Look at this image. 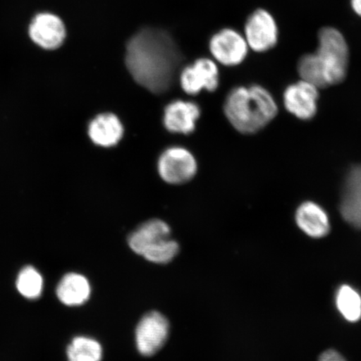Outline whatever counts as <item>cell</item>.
Wrapping results in <instances>:
<instances>
[{"label":"cell","instance_id":"6da1fadb","mask_svg":"<svg viewBox=\"0 0 361 361\" xmlns=\"http://www.w3.org/2000/svg\"><path fill=\"white\" fill-rule=\"evenodd\" d=\"M126 49V68L140 85L154 94L171 87L183 56L169 32L145 27L129 39Z\"/></svg>","mask_w":361,"mask_h":361},{"label":"cell","instance_id":"7a4b0ae2","mask_svg":"<svg viewBox=\"0 0 361 361\" xmlns=\"http://www.w3.org/2000/svg\"><path fill=\"white\" fill-rule=\"evenodd\" d=\"M318 48L305 54L298 62L301 80L319 89L341 84L348 73L350 51L344 35L333 27H324L318 34Z\"/></svg>","mask_w":361,"mask_h":361},{"label":"cell","instance_id":"3957f363","mask_svg":"<svg viewBox=\"0 0 361 361\" xmlns=\"http://www.w3.org/2000/svg\"><path fill=\"white\" fill-rule=\"evenodd\" d=\"M224 111L229 123L242 134H255L278 115L272 94L259 85L233 88L226 98Z\"/></svg>","mask_w":361,"mask_h":361},{"label":"cell","instance_id":"277c9868","mask_svg":"<svg viewBox=\"0 0 361 361\" xmlns=\"http://www.w3.org/2000/svg\"><path fill=\"white\" fill-rule=\"evenodd\" d=\"M128 245L135 254L158 264L169 263L179 252L178 243L171 238L169 226L160 219L139 226L130 234Z\"/></svg>","mask_w":361,"mask_h":361},{"label":"cell","instance_id":"5b68a950","mask_svg":"<svg viewBox=\"0 0 361 361\" xmlns=\"http://www.w3.org/2000/svg\"><path fill=\"white\" fill-rule=\"evenodd\" d=\"M160 177L166 183L179 185L188 183L197 173L195 157L188 149L171 147L161 153L157 161Z\"/></svg>","mask_w":361,"mask_h":361},{"label":"cell","instance_id":"8992f818","mask_svg":"<svg viewBox=\"0 0 361 361\" xmlns=\"http://www.w3.org/2000/svg\"><path fill=\"white\" fill-rule=\"evenodd\" d=\"M243 36L248 47L256 53L270 51L278 43L279 28L272 13L264 8H258L247 17Z\"/></svg>","mask_w":361,"mask_h":361},{"label":"cell","instance_id":"52a82bcc","mask_svg":"<svg viewBox=\"0 0 361 361\" xmlns=\"http://www.w3.org/2000/svg\"><path fill=\"white\" fill-rule=\"evenodd\" d=\"M169 335V322L157 311L143 316L135 329V344L144 356H152L165 345Z\"/></svg>","mask_w":361,"mask_h":361},{"label":"cell","instance_id":"ba28073f","mask_svg":"<svg viewBox=\"0 0 361 361\" xmlns=\"http://www.w3.org/2000/svg\"><path fill=\"white\" fill-rule=\"evenodd\" d=\"M209 51L219 64L233 67L245 61L250 47L243 35L235 30L225 28L211 38Z\"/></svg>","mask_w":361,"mask_h":361},{"label":"cell","instance_id":"9c48e42d","mask_svg":"<svg viewBox=\"0 0 361 361\" xmlns=\"http://www.w3.org/2000/svg\"><path fill=\"white\" fill-rule=\"evenodd\" d=\"M319 88L308 81L301 80L288 85L284 90V108L296 118L309 121L314 118L318 110Z\"/></svg>","mask_w":361,"mask_h":361},{"label":"cell","instance_id":"30bf717a","mask_svg":"<svg viewBox=\"0 0 361 361\" xmlns=\"http://www.w3.org/2000/svg\"><path fill=\"white\" fill-rule=\"evenodd\" d=\"M180 82L184 92L192 96L200 94L203 90L215 92L219 85V67L210 59H198L180 72Z\"/></svg>","mask_w":361,"mask_h":361},{"label":"cell","instance_id":"8fae6325","mask_svg":"<svg viewBox=\"0 0 361 361\" xmlns=\"http://www.w3.org/2000/svg\"><path fill=\"white\" fill-rule=\"evenodd\" d=\"M31 39L47 51L60 48L66 38V29L60 17L42 13L35 17L30 26Z\"/></svg>","mask_w":361,"mask_h":361},{"label":"cell","instance_id":"7c38bea8","mask_svg":"<svg viewBox=\"0 0 361 361\" xmlns=\"http://www.w3.org/2000/svg\"><path fill=\"white\" fill-rule=\"evenodd\" d=\"M340 212L352 227L361 229V164L351 168L343 183Z\"/></svg>","mask_w":361,"mask_h":361},{"label":"cell","instance_id":"4fadbf2b","mask_svg":"<svg viewBox=\"0 0 361 361\" xmlns=\"http://www.w3.org/2000/svg\"><path fill=\"white\" fill-rule=\"evenodd\" d=\"M201 115L195 102L177 100L165 107L164 124L170 133L188 135L194 132Z\"/></svg>","mask_w":361,"mask_h":361},{"label":"cell","instance_id":"5bb4252c","mask_svg":"<svg viewBox=\"0 0 361 361\" xmlns=\"http://www.w3.org/2000/svg\"><path fill=\"white\" fill-rule=\"evenodd\" d=\"M295 221L298 227L311 238L326 237L331 230L328 214L314 202L301 203L296 210Z\"/></svg>","mask_w":361,"mask_h":361},{"label":"cell","instance_id":"9a60e30c","mask_svg":"<svg viewBox=\"0 0 361 361\" xmlns=\"http://www.w3.org/2000/svg\"><path fill=\"white\" fill-rule=\"evenodd\" d=\"M88 135L97 146L112 147L118 144L124 135V126L113 113H102L90 121Z\"/></svg>","mask_w":361,"mask_h":361},{"label":"cell","instance_id":"2e32d148","mask_svg":"<svg viewBox=\"0 0 361 361\" xmlns=\"http://www.w3.org/2000/svg\"><path fill=\"white\" fill-rule=\"evenodd\" d=\"M92 293L88 279L82 274L68 273L59 281L56 293L61 304L68 307L82 305Z\"/></svg>","mask_w":361,"mask_h":361},{"label":"cell","instance_id":"e0dca14e","mask_svg":"<svg viewBox=\"0 0 361 361\" xmlns=\"http://www.w3.org/2000/svg\"><path fill=\"white\" fill-rule=\"evenodd\" d=\"M15 286L23 299L36 301L43 295L44 279L37 268L34 265L26 264L17 273Z\"/></svg>","mask_w":361,"mask_h":361},{"label":"cell","instance_id":"ac0fdd59","mask_svg":"<svg viewBox=\"0 0 361 361\" xmlns=\"http://www.w3.org/2000/svg\"><path fill=\"white\" fill-rule=\"evenodd\" d=\"M68 361H102V347L94 338L78 336L67 346Z\"/></svg>","mask_w":361,"mask_h":361},{"label":"cell","instance_id":"d6986e66","mask_svg":"<svg viewBox=\"0 0 361 361\" xmlns=\"http://www.w3.org/2000/svg\"><path fill=\"white\" fill-rule=\"evenodd\" d=\"M337 309L347 322H357L361 318V297L349 286H342L336 295Z\"/></svg>","mask_w":361,"mask_h":361},{"label":"cell","instance_id":"ffe728a7","mask_svg":"<svg viewBox=\"0 0 361 361\" xmlns=\"http://www.w3.org/2000/svg\"><path fill=\"white\" fill-rule=\"evenodd\" d=\"M319 361H346L337 351L329 350L320 355Z\"/></svg>","mask_w":361,"mask_h":361},{"label":"cell","instance_id":"44dd1931","mask_svg":"<svg viewBox=\"0 0 361 361\" xmlns=\"http://www.w3.org/2000/svg\"><path fill=\"white\" fill-rule=\"evenodd\" d=\"M350 6L355 15L361 18V0H350Z\"/></svg>","mask_w":361,"mask_h":361}]
</instances>
